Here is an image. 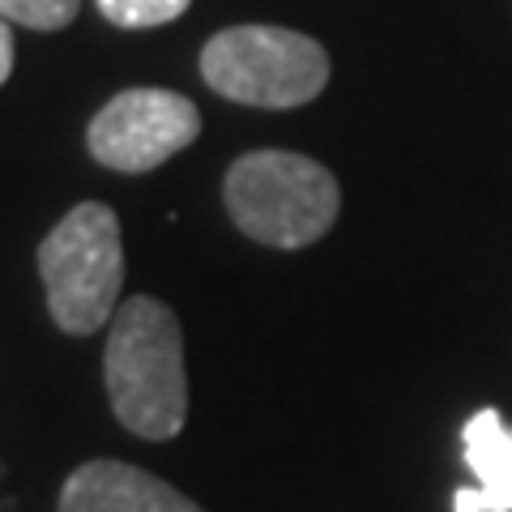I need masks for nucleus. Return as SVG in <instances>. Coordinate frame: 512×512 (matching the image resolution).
Returning a JSON list of instances; mask_svg holds the SVG:
<instances>
[{
  "label": "nucleus",
  "mask_w": 512,
  "mask_h": 512,
  "mask_svg": "<svg viewBox=\"0 0 512 512\" xmlns=\"http://www.w3.org/2000/svg\"><path fill=\"white\" fill-rule=\"evenodd\" d=\"M103 376L116 419L141 440L180 436L188 419L184 333L163 299L133 295L111 316Z\"/></svg>",
  "instance_id": "nucleus-1"
},
{
  "label": "nucleus",
  "mask_w": 512,
  "mask_h": 512,
  "mask_svg": "<svg viewBox=\"0 0 512 512\" xmlns=\"http://www.w3.org/2000/svg\"><path fill=\"white\" fill-rule=\"evenodd\" d=\"M222 197L248 239L286 252L325 239L342 210V188L333 171L291 150H252L235 158Z\"/></svg>",
  "instance_id": "nucleus-2"
},
{
  "label": "nucleus",
  "mask_w": 512,
  "mask_h": 512,
  "mask_svg": "<svg viewBox=\"0 0 512 512\" xmlns=\"http://www.w3.org/2000/svg\"><path fill=\"white\" fill-rule=\"evenodd\" d=\"M39 278L47 312L69 338H90L120 308L124 244L120 218L103 201H82L39 244Z\"/></svg>",
  "instance_id": "nucleus-3"
},
{
  "label": "nucleus",
  "mask_w": 512,
  "mask_h": 512,
  "mask_svg": "<svg viewBox=\"0 0 512 512\" xmlns=\"http://www.w3.org/2000/svg\"><path fill=\"white\" fill-rule=\"evenodd\" d=\"M201 77L244 107H303L329 86V52L286 26H231L201 47Z\"/></svg>",
  "instance_id": "nucleus-4"
},
{
  "label": "nucleus",
  "mask_w": 512,
  "mask_h": 512,
  "mask_svg": "<svg viewBox=\"0 0 512 512\" xmlns=\"http://www.w3.org/2000/svg\"><path fill=\"white\" fill-rule=\"evenodd\" d=\"M197 137H201L197 103L158 86L120 90L116 99H107L99 107V116L86 128V146L94 154V163L124 175L163 167L167 158L188 150Z\"/></svg>",
  "instance_id": "nucleus-5"
},
{
  "label": "nucleus",
  "mask_w": 512,
  "mask_h": 512,
  "mask_svg": "<svg viewBox=\"0 0 512 512\" xmlns=\"http://www.w3.org/2000/svg\"><path fill=\"white\" fill-rule=\"evenodd\" d=\"M60 512H205L171 483L128 461H86L64 478Z\"/></svg>",
  "instance_id": "nucleus-6"
},
{
  "label": "nucleus",
  "mask_w": 512,
  "mask_h": 512,
  "mask_svg": "<svg viewBox=\"0 0 512 512\" xmlns=\"http://www.w3.org/2000/svg\"><path fill=\"white\" fill-rule=\"evenodd\" d=\"M466 466L474 470L478 487H461L453 495L457 512H512V427L500 410H478L461 431Z\"/></svg>",
  "instance_id": "nucleus-7"
},
{
  "label": "nucleus",
  "mask_w": 512,
  "mask_h": 512,
  "mask_svg": "<svg viewBox=\"0 0 512 512\" xmlns=\"http://www.w3.org/2000/svg\"><path fill=\"white\" fill-rule=\"evenodd\" d=\"M99 13L120 30H154L175 22L192 0H94Z\"/></svg>",
  "instance_id": "nucleus-8"
},
{
  "label": "nucleus",
  "mask_w": 512,
  "mask_h": 512,
  "mask_svg": "<svg viewBox=\"0 0 512 512\" xmlns=\"http://www.w3.org/2000/svg\"><path fill=\"white\" fill-rule=\"evenodd\" d=\"M82 0H0V18L5 22H18L26 30H64Z\"/></svg>",
  "instance_id": "nucleus-9"
},
{
  "label": "nucleus",
  "mask_w": 512,
  "mask_h": 512,
  "mask_svg": "<svg viewBox=\"0 0 512 512\" xmlns=\"http://www.w3.org/2000/svg\"><path fill=\"white\" fill-rule=\"evenodd\" d=\"M9 73H13V30L0 18V86L9 82Z\"/></svg>",
  "instance_id": "nucleus-10"
}]
</instances>
